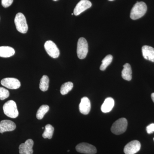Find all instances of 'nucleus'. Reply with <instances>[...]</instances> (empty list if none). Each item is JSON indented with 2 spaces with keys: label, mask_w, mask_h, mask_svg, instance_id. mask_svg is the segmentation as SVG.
<instances>
[{
  "label": "nucleus",
  "mask_w": 154,
  "mask_h": 154,
  "mask_svg": "<svg viewBox=\"0 0 154 154\" xmlns=\"http://www.w3.org/2000/svg\"><path fill=\"white\" fill-rule=\"evenodd\" d=\"M147 8L143 2H137L131 11L130 17L133 20H136L143 17L146 12Z\"/></svg>",
  "instance_id": "f257e3e1"
},
{
  "label": "nucleus",
  "mask_w": 154,
  "mask_h": 154,
  "mask_svg": "<svg viewBox=\"0 0 154 154\" xmlns=\"http://www.w3.org/2000/svg\"><path fill=\"white\" fill-rule=\"evenodd\" d=\"M4 113L7 116L11 118H16L19 116L17 104L13 100L8 101L3 107Z\"/></svg>",
  "instance_id": "f03ea898"
},
{
  "label": "nucleus",
  "mask_w": 154,
  "mask_h": 154,
  "mask_svg": "<svg viewBox=\"0 0 154 154\" xmlns=\"http://www.w3.org/2000/svg\"><path fill=\"white\" fill-rule=\"evenodd\" d=\"M14 22L16 28L19 32L22 33H27L28 30V25L24 14L21 13H18L15 17Z\"/></svg>",
  "instance_id": "7ed1b4c3"
},
{
  "label": "nucleus",
  "mask_w": 154,
  "mask_h": 154,
  "mask_svg": "<svg viewBox=\"0 0 154 154\" xmlns=\"http://www.w3.org/2000/svg\"><path fill=\"white\" fill-rule=\"evenodd\" d=\"M128 126V122L126 119H119L113 123L111 128V131L114 134H122L126 131Z\"/></svg>",
  "instance_id": "20e7f679"
},
{
  "label": "nucleus",
  "mask_w": 154,
  "mask_h": 154,
  "mask_svg": "<svg viewBox=\"0 0 154 154\" xmlns=\"http://www.w3.org/2000/svg\"><path fill=\"white\" fill-rule=\"evenodd\" d=\"M88 52V43L85 38L81 37L77 44V53L78 57L83 59L87 56Z\"/></svg>",
  "instance_id": "39448f33"
},
{
  "label": "nucleus",
  "mask_w": 154,
  "mask_h": 154,
  "mask_svg": "<svg viewBox=\"0 0 154 154\" xmlns=\"http://www.w3.org/2000/svg\"><path fill=\"white\" fill-rule=\"evenodd\" d=\"M44 48L48 54L53 58H57L59 56L60 51L56 45L51 40L45 42Z\"/></svg>",
  "instance_id": "423d86ee"
},
{
  "label": "nucleus",
  "mask_w": 154,
  "mask_h": 154,
  "mask_svg": "<svg viewBox=\"0 0 154 154\" xmlns=\"http://www.w3.org/2000/svg\"><path fill=\"white\" fill-rule=\"evenodd\" d=\"M76 150L81 153L95 154L97 152V150L94 146L87 143H82L77 145Z\"/></svg>",
  "instance_id": "0eeeda50"
},
{
  "label": "nucleus",
  "mask_w": 154,
  "mask_h": 154,
  "mask_svg": "<svg viewBox=\"0 0 154 154\" xmlns=\"http://www.w3.org/2000/svg\"><path fill=\"white\" fill-rule=\"evenodd\" d=\"M2 85L8 89L15 90L20 88L21 83L19 80L13 78H7L1 81Z\"/></svg>",
  "instance_id": "6e6552de"
},
{
  "label": "nucleus",
  "mask_w": 154,
  "mask_h": 154,
  "mask_svg": "<svg viewBox=\"0 0 154 154\" xmlns=\"http://www.w3.org/2000/svg\"><path fill=\"white\" fill-rule=\"evenodd\" d=\"M140 148V143L139 141L132 140L125 146L124 152L125 154H135L139 151Z\"/></svg>",
  "instance_id": "1a4fd4ad"
},
{
  "label": "nucleus",
  "mask_w": 154,
  "mask_h": 154,
  "mask_svg": "<svg viewBox=\"0 0 154 154\" xmlns=\"http://www.w3.org/2000/svg\"><path fill=\"white\" fill-rule=\"evenodd\" d=\"M92 6V3L89 0H81L76 6L74 10L75 16H78Z\"/></svg>",
  "instance_id": "9d476101"
},
{
  "label": "nucleus",
  "mask_w": 154,
  "mask_h": 154,
  "mask_svg": "<svg viewBox=\"0 0 154 154\" xmlns=\"http://www.w3.org/2000/svg\"><path fill=\"white\" fill-rule=\"evenodd\" d=\"M34 142L32 139L27 140L25 143H22L19 146L20 154H33V147Z\"/></svg>",
  "instance_id": "9b49d317"
},
{
  "label": "nucleus",
  "mask_w": 154,
  "mask_h": 154,
  "mask_svg": "<svg viewBox=\"0 0 154 154\" xmlns=\"http://www.w3.org/2000/svg\"><path fill=\"white\" fill-rule=\"evenodd\" d=\"M17 126L14 122L9 120H4L0 122V133L13 131Z\"/></svg>",
  "instance_id": "f8f14e48"
},
{
  "label": "nucleus",
  "mask_w": 154,
  "mask_h": 154,
  "mask_svg": "<svg viewBox=\"0 0 154 154\" xmlns=\"http://www.w3.org/2000/svg\"><path fill=\"white\" fill-rule=\"evenodd\" d=\"M91 110V103L88 97H84L81 99L79 105V110L82 114L87 115Z\"/></svg>",
  "instance_id": "ddd939ff"
},
{
  "label": "nucleus",
  "mask_w": 154,
  "mask_h": 154,
  "mask_svg": "<svg viewBox=\"0 0 154 154\" xmlns=\"http://www.w3.org/2000/svg\"><path fill=\"white\" fill-rule=\"evenodd\" d=\"M142 52L143 57L147 60L154 62V48L148 46L144 45L142 48Z\"/></svg>",
  "instance_id": "4468645a"
},
{
  "label": "nucleus",
  "mask_w": 154,
  "mask_h": 154,
  "mask_svg": "<svg viewBox=\"0 0 154 154\" xmlns=\"http://www.w3.org/2000/svg\"><path fill=\"white\" fill-rule=\"evenodd\" d=\"M114 105V99L111 97H108L105 99L104 103L101 106V110L103 113H108L112 110Z\"/></svg>",
  "instance_id": "2eb2a0df"
},
{
  "label": "nucleus",
  "mask_w": 154,
  "mask_h": 154,
  "mask_svg": "<svg viewBox=\"0 0 154 154\" xmlns=\"http://www.w3.org/2000/svg\"><path fill=\"white\" fill-rule=\"evenodd\" d=\"M15 53V50L10 46H3L0 47V57H9L13 56Z\"/></svg>",
  "instance_id": "dca6fc26"
},
{
  "label": "nucleus",
  "mask_w": 154,
  "mask_h": 154,
  "mask_svg": "<svg viewBox=\"0 0 154 154\" xmlns=\"http://www.w3.org/2000/svg\"><path fill=\"white\" fill-rule=\"evenodd\" d=\"M122 76L124 79L130 81L132 79V70L129 63H125L123 66V69L122 71Z\"/></svg>",
  "instance_id": "f3484780"
},
{
  "label": "nucleus",
  "mask_w": 154,
  "mask_h": 154,
  "mask_svg": "<svg viewBox=\"0 0 154 154\" xmlns=\"http://www.w3.org/2000/svg\"><path fill=\"white\" fill-rule=\"evenodd\" d=\"M49 79L48 76L44 75L40 79L39 88L42 91L45 92L48 90L49 87Z\"/></svg>",
  "instance_id": "a211bd4d"
},
{
  "label": "nucleus",
  "mask_w": 154,
  "mask_h": 154,
  "mask_svg": "<svg viewBox=\"0 0 154 154\" xmlns=\"http://www.w3.org/2000/svg\"><path fill=\"white\" fill-rule=\"evenodd\" d=\"M54 131V128L50 124H48L45 128V131L42 135V137L45 139H49L52 138Z\"/></svg>",
  "instance_id": "6ab92c4d"
},
{
  "label": "nucleus",
  "mask_w": 154,
  "mask_h": 154,
  "mask_svg": "<svg viewBox=\"0 0 154 154\" xmlns=\"http://www.w3.org/2000/svg\"><path fill=\"white\" fill-rule=\"evenodd\" d=\"M49 107L47 105H42L40 106L36 113V118L40 120L42 119L45 115L48 112Z\"/></svg>",
  "instance_id": "aec40b11"
},
{
  "label": "nucleus",
  "mask_w": 154,
  "mask_h": 154,
  "mask_svg": "<svg viewBox=\"0 0 154 154\" xmlns=\"http://www.w3.org/2000/svg\"><path fill=\"white\" fill-rule=\"evenodd\" d=\"M73 88V84L71 82H67L63 84L60 88V93L62 95H65L68 94Z\"/></svg>",
  "instance_id": "412c9836"
},
{
  "label": "nucleus",
  "mask_w": 154,
  "mask_h": 154,
  "mask_svg": "<svg viewBox=\"0 0 154 154\" xmlns=\"http://www.w3.org/2000/svg\"><path fill=\"white\" fill-rule=\"evenodd\" d=\"M113 58V56L110 54L106 56L102 60V64L100 67V69L102 71L105 70L107 67L112 62Z\"/></svg>",
  "instance_id": "4be33fe9"
},
{
  "label": "nucleus",
  "mask_w": 154,
  "mask_h": 154,
  "mask_svg": "<svg viewBox=\"0 0 154 154\" xmlns=\"http://www.w3.org/2000/svg\"><path fill=\"white\" fill-rule=\"evenodd\" d=\"M10 92L7 89L0 87V100H4L8 98Z\"/></svg>",
  "instance_id": "5701e85b"
},
{
  "label": "nucleus",
  "mask_w": 154,
  "mask_h": 154,
  "mask_svg": "<svg viewBox=\"0 0 154 154\" xmlns=\"http://www.w3.org/2000/svg\"><path fill=\"white\" fill-rule=\"evenodd\" d=\"M14 0H2V5L5 8L10 7L13 3Z\"/></svg>",
  "instance_id": "b1692460"
},
{
  "label": "nucleus",
  "mask_w": 154,
  "mask_h": 154,
  "mask_svg": "<svg viewBox=\"0 0 154 154\" xmlns=\"http://www.w3.org/2000/svg\"><path fill=\"white\" fill-rule=\"evenodd\" d=\"M146 131L149 134L154 132V123H152L147 126Z\"/></svg>",
  "instance_id": "393cba45"
},
{
  "label": "nucleus",
  "mask_w": 154,
  "mask_h": 154,
  "mask_svg": "<svg viewBox=\"0 0 154 154\" xmlns=\"http://www.w3.org/2000/svg\"><path fill=\"white\" fill-rule=\"evenodd\" d=\"M151 98L153 102H154V93H152L151 95Z\"/></svg>",
  "instance_id": "a878e982"
},
{
  "label": "nucleus",
  "mask_w": 154,
  "mask_h": 154,
  "mask_svg": "<svg viewBox=\"0 0 154 154\" xmlns=\"http://www.w3.org/2000/svg\"><path fill=\"white\" fill-rule=\"evenodd\" d=\"M108 1H114V0H108Z\"/></svg>",
  "instance_id": "bb28decb"
},
{
  "label": "nucleus",
  "mask_w": 154,
  "mask_h": 154,
  "mask_svg": "<svg viewBox=\"0 0 154 154\" xmlns=\"http://www.w3.org/2000/svg\"><path fill=\"white\" fill-rule=\"evenodd\" d=\"M44 127H42V129H44Z\"/></svg>",
  "instance_id": "cd10ccee"
},
{
  "label": "nucleus",
  "mask_w": 154,
  "mask_h": 154,
  "mask_svg": "<svg viewBox=\"0 0 154 154\" xmlns=\"http://www.w3.org/2000/svg\"><path fill=\"white\" fill-rule=\"evenodd\" d=\"M72 15H74V14H72Z\"/></svg>",
  "instance_id": "c85d7f7f"
},
{
  "label": "nucleus",
  "mask_w": 154,
  "mask_h": 154,
  "mask_svg": "<svg viewBox=\"0 0 154 154\" xmlns=\"http://www.w3.org/2000/svg\"><path fill=\"white\" fill-rule=\"evenodd\" d=\"M69 152V150H68V152Z\"/></svg>",
  "instance_id": "c756f323"
},
{
  "label": "nucleus",
  "mask_w": 154,
  "mask_h": 154,
  "mask_svg": "<svg viewBox=\"0 0 154 154\" xmlns=\"http://www.w3.org/2000/svg\"><path fill=\"white\" fill-rule=\"evenodd\" d=\"M54 1H57V0H54Z\"/></svg>",
  "instance_id": "7c9ffc66"
},
{
  "label": "nucleus",
  "mask_w": 154,
  "mask_h": 154,
  "mask_svg": "<svg viewBox=\"0 0 154 154\" xmlns=\"http://www.w3.org/2000/svg\"></svg>",
  "instance_id": "2f4dec72"
}]
</instances>
